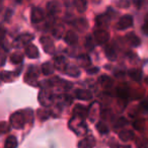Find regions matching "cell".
Listing matches in <instances>:
<instances>
[{
	"label": "cell",
	"instance_id": "1",
	"mask_svg": "<svg viewBox=\"0 0 148 148\" xmlns=\"http://www.w3.org/2000/svg\"><path fill=\"white\" fill-rule=\"evenodd\" d=\"M10 123L16 129H21L25 126V115L21 112L12 114L10 117Z\"/></svg>",
	"mask_w": 148,
	"mask_h": 148
},
{
	"label": "cell",
	"instance_id": "2",
	"mask_svg": "<svg viewBox=\"0 0 148 148\" xmlns=\"http://www.w3.org/2000/svg\"><path fill=\"white\" fill-rule=\"evenodd\" d=\"M109 38H110L109 33L106 32L105 29H97V31L95 32V41L99 45L105 44L109 40Z\"/></svg>",
	"mask_w": 148,
	"mask_h": 148
},
{
	"label": "cell",
	"instance_id": "3",
	"mask_svg": "<svg viewBox=\"0 0 148 148\" xmlns=\"http://www.w3.org/2000/svg\"><path fill=\"white\" fill-rule=\"evenodd\" d=\"M41 44H42V46H43L46 53H48V54L54 53L55 47H54V43H53V41H51V39H49L48 37H42Z\"/></svg>",
	"mask_w": 148,
	"mask_h": 148
},
{
	"label": "cell",
	"instance_id": "4",
	"mask_svg": "<svg viewBox=\"0 0 148 148\" xmlns=\"http://www.w3.org/2000/svg\"><path fill=\"white\" fill-rule=\"evenodd\" d=\"M45 17V13H44V10L42 8H39V7H35L32 10V21L34 23H38L40 21H42Z\"/></svg>",
	"mask_w": 148,
	"mask_h": 148
},
{
	"label": "cell",
	"instance_id": "5",
	"mask_svg": "<svg viewBox=\"0 0 148 148\" xmlns=\"http://www.w3.org/2000/svg\"><path fill=\"white\" fill-rule=\"evenodd\" d=\"M133 23V18L130 15H125V16L121 17V19L119 21L117 25V29H125L130 27Z\"/></svg>",
	"mask_w": 148,
	"mask_h": 148
},
{
	"label": "cell",
	"instance_id": "6",
	"mask_svg": "<svg viewBox=\"0 0 148 148\" xmlns=\"http://www.w3.org/2000/svg\"><path fill=\"white\" fill-rule=\"evenodd\" d=\"M73 114H74V118H78V119L84 120L85 118L87 117V114L88 113H87V110L85 109L83 106L77 105L76 107L74 108Z\"/></svg>",
	"mask_w": 148,
	"mask_h": 148
},
{
	"label": "cell",
	"instance_id": "7",
	"mask_svg": "<svg viewBox=\"0 0 148 148\" xmlns=\"http://www.w3.org/2000/svg\"><path fill=\"white\" fill-rule=\"evenodd\" d=\"M65 41L68 45H75V44H77V42H78V37H77L76 33L69 31V32H67L65 35Z\"/></svg>",
	"mask_w": 148,
	"mask_h": 148
},
{
	"label": "cell",
	"instance_id": "8",
	"mask_svg": "<svg viewBox=\"0 0 148 148\" xmlns=\"http://www.w3.org/2000/svg\"><path fill=\"white\" fill-rule=\"evenodd\" d=\"M73 25L75 27H76L78 31L80 32H84L87 29V27H88V23H87L86 19L84 18H78L76 19V21L73 23Z\"/></svg>",
	"mask_w": 148,
	"mask_h": 148
},
{
	"label": "cell",
	"instance_id": "9",
	"mask_svg": "<svg viewBox=\"0 0 148 148\" xmlns=\"http://www.w3.org/2000/svg\"><path fill=\"white\" fill-rule=\"evenodd\" d=\"M25 54L29 58H38L39 57V50L34 45H29L25 48Z\"/></svg>",
	"mask_w": 148,
	"mask_h": 148
},
{
	"label": "cell",
	"instance_id": "10",
	"mask_svg": "<svg viewBox=\"0 0 148 148\" xmlns=\"http://www.w3.org/2000/svg\"><path fill=\"white\" fill-rule=\"evenodd\" d=\"M51 95H48L47 91L45 90H42L41 93L39 95V101L40 103H42L43 106H45V107H48V106L51 103Z\"/></svg>",
	"mask_w": 148,
	"mask_h": 148
},
{
	"label": "cell",
	"instance_id": "11",
	"mask_svg": "<svg viewBox=\"0 0 148 148\" xmlns=\"http://www.w3.org/2000/svg\"><path fill=\"white\" fill-rule=\"evenodd\" d=\"M75 95H76L77 99H83V101H88V99H90L92 97V95H91L90 91L84 90V89H78V90H76Z\"/></svg>",
	"mask_w": 148,
	"mask_h": 148
},
{
	"label": "cell",
	"instance_id": "12",
	"mask_svg": "<svg viewBox=\"0 0 148 148\" xmlns=\"http://www.w3.org/2000/svg\"><path fill=\"white\" fill-rule=\"evenodd\" d=\"M38 76H39V70L36 67H31L27 70L25 79H27V82H29V81H32V80H36V79L38 78Z\"/></svg>",
	"mask_w": 148,
	"mask_h": 148
},
{
	"label": "cell",
	"instance_id": "13",
	"mask_svg": "<svg viewBox=\"0 0 148 148\" xmlns=\"http://www.w3.org/2000/svg\"><path fill=\"white\" fill-rule=\"evenodd\" d=\"M93 145H95V140H93L92 137L85 138V139L81 140L78 144L79 148H92Z\"/></svg>",
	"mask_w": 148,
	"mask_h": 148
},
{
	"label": "cell",
	"instance_id": "14",
	"mask_svg": "<svg viewBox=\"0 0 148 148\" xmlns=\"http://www.w3.org/2000/svg\"><path fill=\"white\" fill-rule=\"evenodd\" d=\"M65 72L68 75H70V76H72V77H78L79 75H80V72H79L78 68H77L76 66L68 65L65 69Z\"/></svg>",
	"mask_w": 148,
	"mask_h": 148
},
{
	"label": "cell",
	"instance_id": "15",
	"mask_svg": "<svg viewBox=\"0 0 148 148\" xmlns=\"http://www.w3.org/2000/svg\"><path fill=\"white\" fill-rule=\"evenodd\" d=\"M55 67L59 70H65L67 65H66V59L62 56L57 57L55 59Z\"/></svg>",
	"mask_w": 148,
	"mask_h": 148
},
{
	"label": "cell",
	"instance_id": "16",
	"mask_svg": "<svg viewBox=\"0 0 148 148\" xmlns=\"http://www.w3.org/2000/svg\"><path fill=\"white\" fill-rule=\"evenodd\" d=\"M74 6L76 7L77 11H79V12H84L85 10H86V1H84V0H75L73 2Z\"/></svg>",
	"mask_w": 148,
	"mask_h": 148
},
{
	"label": "cell",
	"instance_id": "17",
	"mask_svg": "<svg viewBox=\"0 0 148 148\" xmlns=\"http://www.w3.org/2000/svg\"><path fill=\"white\" fill-rule=\"evenodd\" d=\"M33 39H34L33 35H29V34H25V35H21V36H19V37L17 38L16 43H17V42H19V44H21V45H27V44L29 43V41H32Z\"/></svg>",
	"mask_w": 148,
	"mask_h": 148
},
{
	"label": "cell",
	"instance_id": "18",
	"mask_svg": "<svg viewBox=\"0 0 148 148\" xmlns=\"http://www.w3.org/2000/svg\"><path fill=\"white\" fill-rule=\"evenodd\" d=\"M47 7L50 14H55L59 10V3L56 1H50V2H48Z\"/></svg>",
	"mask_w": 148,
	"mask_h": 148
},
{
	"label": "cell",
	"instance_id": "19",
	"mask_svg": "<svg viewBox=\"0 0 148 148\" xmlns=\"http://www.w3.org/2000/svg\"><path fill=\"white\" fill-rule=\"evenodd\" d=\"M53 71H54V66L50 62H46V63L43 64V66H42V72L45 75H50V74L53 73Z\"/></svg>",
	"mask_w": 148,
	"mask_h": 148
},
{
	"label": "cell",
	"instance_id": "20",
	"mask_svg": "<svg viewBox=\"0 0 148 148\" xmlns=\"http://www.w3.org/2000/svg\"><path fill=\"white\" fill-rule=\"evenodd\" d=\"M17 146V140L14 136H9L5 142L4 148H16Z\"/></svg>",
	"mask_w": 148,
	"mask_h": 148
},
{
	"label": "cell",
	"instance_id": "21",
	"mask_svg": "<svg viewBox=\"0 0 148 148\" xmlns=\"http://www.w3.org/2000/svg\"><path fill=\"white\" fill-rule=\"evenodd\" d=\"M99 82H101V84L103 85V87H106V88L111 87L112 85H113V81H112V79L110 78L109 76H101V78H99Z\"/></svg>",
	"mask_w": 148,
	"mask_h": 148
},
{
	"label": "cell",
	"instance_id": "22",
	"mask_svg": "<svg viewBox=\"0 0 148 148\" xmlns=\"http://www.w3.org/2000/svg\"><path fill=\"white\" fill-rule=\"evenodd\" d=\"M119 136L123 141H128V140H131L134 137V134L131 131H122L119 134Z\"/></svg>",
	"mask_w": 148,
	"mask_h": 148
},
{
	"label": "cell",
	"instance_id": "23",
	"mask_svg": "<svg viewBox=\"0 0 148 148\" xmlns=\"http://www.w3.org/2000/svg\"><path fill=\"white\" fill-rule=\"evenodd\" d=\"M63 33H64V27H62V25H56V27L54 29V31H53L54 37H56L57 39L61 38L62 35H63Z\"/></svg>",
	"mask_w": 148,
	"mask_h": 148
},
{
	"label": "cell",
	"instance_id": "24",
	"mask_svg": "<svg viewBox=\"0 0 148 148\" xmlns=\"http://www.w3.org/2000/svg\"><path fill=\"white\" fill-rule=\"evenodd\" d=\"M10 60L12 63H15V64H18V63H21L23 62V55L19 53H15V54H12L10 57Z\"/></svg>",
	"mask_w": 148,
	"mask_h": 148
},
{
	"label": "cell",
	"instance_id": "25",
	"mask_svg": "<svg viewBox=\"0 0 148 148\" xmlns=\"http://www.w3.org/2000/svg\"><path fill=\"white\" fill-rule=\"evenodd\" d=\"M127 39L129 40L130 44H131V45H133V46H138L140 44L139 39H138V38L136 37L134 34H130V35H128L127 36Z\"/></svg>",
	"mask_w": 148,
	"mask_h": 148
},
{
	"label": "cell",
	"instance_id": "26",
	"mask_svg": "<svg viewBox=\"0 0 148 148\" xmlns=\"http://www.w3.org/2000/svg\"><path fill=\"white\" fill-rule=\"evenodd\" d=\"M85 47L87 50H92L95 47V42L92 41V37L91 36H87L85 39Z\"/></svg>",
	"mask_w": 148,
	"mask_h": 148
},
{
	"label": "cell",
	"instance_id": "27",
	"mask_svg": "<svg viewBox=\"0 0 148 148\" xmlns=\"http://www.w3.org/2000/svg\"><path fill=\"white\" fill-rule=\"evenodd\" d=\"M109 21H110V18L109 17H107V15H99V16H97V25H103V23H109Z\"/></svg>",
	"mask_w": 148,
	"mask_h": 148
},
{
	"label": "cell",
	"instance_id": "28",
	"mask_svg": "<svg viewBox=\"0 0 148 148\" xmlns=\"http://www.w3.org/2000/svg\"><path fill=\"white\" fill-rule=\"evenodd\" d=\"M97 130L99 131V133H101V134L108 133V131H109L107 125H106L103 122H99V123H97Z\"/></svg>",
	"mask_w": 148,
	"mask_h": 148
},
{
	"label": "cell",
	"instance_id": "29",
	"mask_svg": "<svg viewBox=\"0 0 148 148\" xmlns=\"http://www.w3.org/2000/svg\"><path fill=\"white\" fill-rule=\"evenodd\" d=\"M106 54H107L108 58H109L110 60H115L116 59L115 50H114L112 47H108L107 49H106Z\"/></svg>",
	"mask_w": 148,
	"mask_h": 148
},
{
	"label": "cell",
	"instance_id": "30",
	"mask_svg": "<svg viewBox=\"0 0 148 148\" xmlns=\"http://www.w3.org/2000/svg\"><path fill=\"white\" fill-rule=\"evenodd\" d=\"M79 62L81 63L82 66H86L90 64V59L87 55H81L79 56Z\"/></svg>",
	"mask_w": 148,
	"mask_h": 148
},
{
	"label": "cell",
	"instance_id": "31",
	"mask_svg": "<svg viewBox=\"0 0 148 148\" xmlns=\"http://www.w3.org/2000/svg\"><path fill=\"white\" fill-rule=\"evenodd\" d=\"M9 131V125L6 122H0V135Z\"/></svg>",
	"mask_w": 148,
	"mask_h": 148
},
{
	"label": "cell",
	"instance_id": "32",
	"mask_svg": "<svg viewBox=\"0 0 148 148\" xmlns=\"http://www.w3.org/2000/svg\"><path fill=\"white\" fill-rule=\"evenodd\" d=\"M118 95H119V97H122V99H126V97H127V95H128L127 88L119 87V89H118Z\"/></svg>",
	"mask_w": 148,
	"mask_h": 148
},
{
	"label": "cell",
	"instance_id": "33",
	"mask_svg": "<svg viewBox=\"0 0 148 148\" xmlns=\"http://www.w3.org/2000/svg\"><path fill=\"white\" fill-rule=\"evenodd\" d=\"M129 74L132 78L136 79V80H139L140 79V73H139V71H137V70H131Z\"/></svg>",
	"mask_w": 148,
	"mask_h": 148
},
{
	"label": "cell",
	"instance_id": "34",
	"mask_svg": "<svg viewBox=\"0 0 148 148\" xmlns=\"http://www.w3.org/2000/svg\"><path fill=\"white\" fill-rule=\"evenodd\" d=\"M5 36H6V31L3 27H0V43L4 40Z\"/></svg>",
	"mask_w": 148,
	"mask_h": 148
},
{
	"label": "cell",
	"instance_id": "35",
	"mask_svg": "<svg viewBox=\"0 0 148 148\" xmlns=\"http://www.w3.org/2000/svg\"><path fill=\"white\" fill-rule=\"evenodd\" d=\"M126 124H127V121H126L125 119H120L116 126H117V127H120V126H124V125H126Z\"/></svg>",
	"mask_w": 148,
	"mask_h": 148
},
{
	"label": "cell",
	"instance_id": "36",
	"mask_svg": "<svg viewBox=\"0 0 148 148\" xmlns=\"http://www.w3.org/2000/svg\"><path fill=\"white\" fill-rule=\"evenodd\" d=\"M99 71V68H92V69H87V73L89 74H95Z\"/></svg>",
	"mask_w": 148,
	"mask_h": 148
},
{
	"label": "cell",
	"instance_id": "37",
	"mask_svg": "<svg viewBox=\"0 0 148 148\" xmlns=\"http://www.w3.org/2000/svg\"><path fill=\"white\" fill-rule=\"evenodd\" d=\"M142 29H143L144 34H146V35H148V23H146L145 25H143V27H142Z\"/></svg>",
	"mask_w": 148,
	"mask_h": 148
},
{
	"label": "cell",
	"instance_id": "38",
	"mask_svg": "<svg viewBox=\"0 0 148 148\" xmlns=\"http://www.w3.org/2000/svg\"><path fill=\"white\" fill-rule=\"evenodd\" d=\"M118 148H131V147H130V146H127V145H126V146H119Z\"/></svg>",
	"mask_w": 148,
	"mask_h": 148
}]
</instances>
